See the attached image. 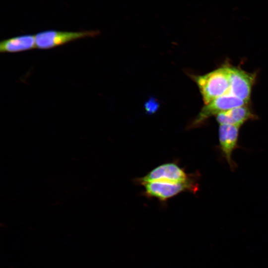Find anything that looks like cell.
<instances>
[{
  "label": "cell",
  "mask_w": 268,
  "mask_h": 268,
  "mask_svg": "<svg viewBox=\"0 0 268 268\" xmlns=\"http://www.w3.org/2000/svg\"><path fill=\"white\" fill-rule=\"evenodd\" d=\"M191 77L196 83L204 104L214 99L229 93V77L228 64L207 73Z\"/></svg>",
  "instance_id": "cell-1"
},
{
  "label": "cell",
  "mask_w": 268,
  "mask_h": 268,
  "mask_svg": "<svg viewBox=\"0 0 268 268\" xmlns=\"http://www.w3.org/2000/svg\"><path fill=\"white\" fill-rule=\"evenodd\" d=\"M198 174L184 183L155 181L145 183L142 185L144 187V194L147 197L155 198L160 201H165L183 192L196 193L199 190V184L196 180Z\"/></svg>",
  "instance_id": "cell-2"
},
{
  "label": "cell",
  "mask_w": 268,
  "mask_h": 268,
  "mask_svg": "<svg viewBox=\"0 0 268 268\" xmlns=\"http://www.w3.org/2000/svg\"><path fill=\"white\" fill-rule=\"evenodd\" d=\"M247 104L248 103L231 94H224L204 104L190 127L192 128L199 127L212 116Z\"/></svg>",
  "instance_id": "cell-3"
},
{
  "label": "cell",
  "mask_w": 268,
  "mask_h": 268,
  "mask_svg": "<svg viewBox=\"0 0 268 268\" xmlns=\"http://www.w3.org/2000/svg\"><path fill=\"white\" fill-rule=\"evenodd\" d=\"M98 33L96 31L79 32L48 30L41 32L35 35L36 48L49 49L59 46L79 39L94 37Z\"/></svg>",
  "instance_id": "cell-4"
},
{
  "label": "cell",
  "mask_w": 268,
  "mask_h": 268,
  "mask_svg": "<svg viewBox=\"0 0 268 268\" xmlns=\"http://www.w3.org/2000/svg\"><path fill=\"white\" fill-rule=\"evenodd\" d=\"M195 174H187L183 169L175 163H167L159 165L136 182L140 185L150 182L184 183L195 177Z\"/></svg>",
  "instance_id": "cell-5"
},
{
  "label": "cell",
  "mask_w": 268,
  "mask_h": 268,
  "mask_svg": "<svg viewBox=\"0 0 268 268\" xmlns=\"http://www.w3.org/2000/svg\"><path fill=\"white\" fill-rule=\"evenodd\" d=\"M228 67L230 82L229 93L248 103L252 87L255 81L256 74L248 72L229 64Z\"/></svg>",
  "instance_id": "cell-6"
},
{
  "label": "cell",
  "mask_w": 268,
  "mask_h": 268,
  "mask_svg": "<svg viewBox=\"0 0 268 268\" xmlns=\"http://www.w3.org/2000/svg\"><path fill=\"white\" fill-rule=\"evenodd\" d=\"M239 129L240 127L227 124H221L219 127V148L223 156L232 170L237 166L232 159V154L233 151L239 147Z\"/></svg>",
  "instance_id": "cell-7"
},
{
  "label": "cell",
  "mask_w": 268,
  "mask_h": 268,
  "mask_svg": "<svg viewBox=\"0 0 268 268\" xmlns=\"http://www.w3.org/2000/svg\"><path fill=\"white\" fill-rule=\"evenodd\" d=\"M215 117L216 121L219 125L227 124L238 127L249 120L257 118L247 104L223 112Z\"/></svg>",
  "instance_id": "cell-8"
},
{
  "label": "cell",
  "mask_w": 268,
  "mask_h": 268,
  "mask_svg": "<svg viewBox=\"0 0 268 268\" xmlns=\"http://www.w3.org/2000/svg\"><path fill=\"white\" fill-rule=\"evenodd\" d=\"M36 47L35 35H25L1 41V53H15L33 49Z\"/></svg>",
  "instance_id": "cell-9"
},
{
  "label": "cell",
  "mask_w": 268,
  "mask_h": 268,
  "mask_svg": "<svg viewBox=\"0 0 268 268\" xmlns=\"http://www.w3.org/2000/svg\"><path fill=\"white\" fill-rule=\"evenodd\" d=\"M158 106V103L154 98H150L144 105L146 112L149 114L155 112L157 110Z\"/></svg>",
  "instance_id": "cell-10"
}]
</instances>
